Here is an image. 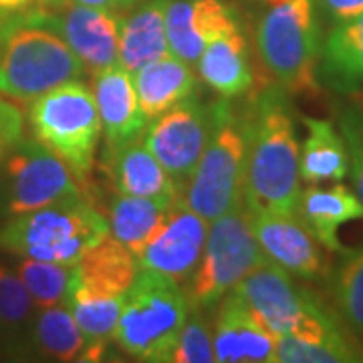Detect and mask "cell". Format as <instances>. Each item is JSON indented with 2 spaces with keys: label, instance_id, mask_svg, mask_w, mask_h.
<instances>
[{
  "label": "cell",
  "instance_id": "6da1fadb",
  "mask_svg": "<svg viewBox=\"0 0 363 363\" xmlns=\"http://www.w3.org/2000/svg\"><path fill=\"white\" fill-rule=\"evenodd\" d=\"M301 145L289 93L277 83L250 107L245 204L250 212L297 214L301 196Z\"/></svg>",
  "mask_w": 363,
  "mask_h": 363
},
{
  "label": "cell",
  "instance_id": "7a4b0ae2",
  "mask_svg": "<svg viewBox=\"0 0 363 363\" xmlns=\"http://www.w3.org/2000/svg\"><path fill=\"white\" fill-rule=\"evenodd\" d=\"M257 51L281 89L295 97H317L321 35L315 0H259Z\"/></svg>",
  "mask_w": 363,
  "mask_h": 363
},
{
  "label": "cell",
  "instance_id": "3957f363",
  "mask_svg": "<svg viewBox=\"0 0 363 363\" xmlns=\"http://www.w3.org/2000/svg\"><path fill=\"white\" fill-rule=\"evenodd\" d=\"M234 291L277 339L293 337L313 345L350 341L337 313L329 311L321 298L298 286L297 279L272 260H262Z\"/></svg>",
  "mask_w": 363,
  "mask_h": 363
},
{
  "label": "cell",
  "instance_id": "277c9868",
  "mask_svg": "<svg viewBox=\"0 0 363 363\" xmlns=\"http://www.w3.org/2000/svg\"><path fill=\"white\" fill-rule=\"evenodd\" d=\"M85 77V67L51 26L26 13L9 16L0 30V93L14 101H35L55 87Z\"/></svg>",
  "mask_w": 363,
  "mask_h": 363
},
{
  "label": "cell",
  "instance_id": "5b68a950",
  "mask_svg": "<svg viewBox=\"0 0 363 363\" xmlns=\"http://www.w3.org/2000/svg\"><path fill=\"white\" fill-rule=\"evenodd\" d=\"M248 138L250 111H238L226 97L214 101L210 140L182 196L206 222L245 204Z\"/></svg>",
  "mask_w": 363,
  "mask_h": 363
},
{
  "label": "cell",
  "instance_id": "8992f818",
  "mask_svg": "<svg viewBox=\"0 0 363 363\" xmlns=\"http://www.w3.org/2000/svg\"><path fill=\"white\" fill-rule=\"evenodd\" d=\"M105 236L107 218L87 198H75L13 216L0 228V248L16 257L75 267Z\"/></svg>",
  "mask_w": 363,
  "mask_h": 363
},
{
  "label": "cell",
  "instance_id": "52a82bcc",
  "mask_svg": "<svg viewBox=\"0 0 363 363\" xmlns=\"http://www.w3.org/2000/svg\"><path fill=\"white\" fill-rule=\"evenodd\" d=\"M188 315L182 285L140 269L123 298L113 343L138 362L169 363Z\"/></svg>",
  "mask_w": 363,
  "mask_h": 363
},
{
  "label": "cell",
  "instance_id": "ba28073f",
  "mask_svg": "<svg viewBox=\"0 0 363 363\" xmlns=\"http://www.w3.org/2000/svg\"><path fill=\"white\" fill-rule=\"evenodd\" d=\"M264 259L247 204L210 222L202 259L184 291L190 311H204L220 303Z\"/></svg>",
  "mask_w": 363,
  "mask_h": 363
},
{
  "label": "cell",
  "instance_id": "9c48e42d",
  "mask_svg": "<svg viewBox=\"0 0 363 363\" xmlns=\"http://www.w3.org/2000/svg\"><path fill=\"white\" fill-rule=\"evenodd\" d=\"M28 121L35 140L63 157L81 180L89 174L104 130L93 91L81 79L37 97Z\"/></svg>",
  "mask_w": 363,
  "mask_h": 363
},
{
  "label": "cell",
  "instance_id": "30bf717a",
  "mask_svg": "<svg viewBox=\"0 0 363 363\" xmlns=\"http://www.w3.org/2000/svg\"><path fill=\"white\" fill-rule=\"evenodd\" d=\"M85 198L81 178L63 157L37 140L21 143L2 162V210L11 216Z\"/></svg>",
  "mask_w": 363,
  "mask_h": 363
},
{
  "label": "cell",
  "instance_id": "8fae6325",
  "mask_svg": "<svg viewBox=\"0 0 363 363\" xmlns=\"http://www.w3.org/2000/svg\"><path fill=\"white\" fill-rule=\"evenodd\" d=\"M210 131L212 105L190 97L150 121L147 130L143 131V145L174 176L184 192L186 182L194 174L206 150Z\"/></svg>",
  "mask_w": 363,
  "mask_h": 363
},
{
  "label": "cell",
  "instance_id": "7c38bea8",
  "mask_svg": "<svg viewBox=\"0 0 363 363\" xmlns=\"http://www.w3.org/2000/svg\"><path fill=\"white\" fill-rule=\"evenodd\" d=\"M208 228L210 222L188 208L184 198L176 200L169 206L160 230L140 255V269L172 279L178 285H186L202 259Z\"/></svg>",
  "mask_w": 363,
  "mask_h": 363
},
{
  "label": "cell",
  "instance_id": "4fadbf2b",
  "mask_svg": "<svg viewBox=\"0 0 363 363\" xmlns=\"http://www.w3.org/2000/svg\"><path fill=\"white\" fill-rule=\"evenodd\" d=\"M26 14L40 25L51 26L59 33L69 49L79 57L85 71L93 75L101 69L117 65L119 51V28L121 16L101 9H91L77 2H69L63 11L35 9Z\"/></svg>",
  "mask_w": 363,
  "mask_h": 363
},
{
  "label": "cell",
  "instance_id": "5bb4252c",
  "mask_svg": "<svg viewBox=\"0 0 363 363\" xmlns=\"http://www.w3.org/2000/svg\"><path fill=\"white\" fill-rule=\"evenodd\" d=\"M252 228L264 257L298 281L317 283L329 277L325 248L297 214L252 212Z\"/></svg>",
  "mask_w": 363,
  "mask_h": 363
},
{
  "label": "cell",
  "instance_id": "9a60e30c",
  "mask_svg": "<svg viewBox=\"0 0 363 363\" xmlns=\"http://www.w3.org/2000/svg\"><path fill=\"white\" fill-rule=\"evenodd\" d=\"M240 28L234 9L224 0H168L166 37L174 57L198 63L210 40Z\"/></svg>",
  "mask_w": 363,
  "mask_h": 363
},
{
  "label": "cell",
  "instance_id": "2e32d148",
  "mask_svg": "<svg viewBox=\"0 0 363 363\" xmlns=\"http://www.w3.org/2000/svg\"><path fill=\"white\" fill-rule=\"evenodd\" d=\"M212 341L216 362L220 363L277 362V337L260 323L234 289L222 297Z\"/></svg>",
  "mask_w": 363,
  "mask_h": 363
},
{
  "label": "cell",
  "instance_id": "e0dca14e",
  "mask_svg": "<svg viewBox=\"0 0 363 363\" xmlns=\"http://www.w3.org/2000/svg\"><path fill=\"white\" fill-rule=\"evenodd\" d=\"M93 97L109 152L142 138L147 119L142 113L131 73L119 65L97 71L93 75Z\"/></svg>",
  "mask_w": 363,
  "mask_h": 363
},
{
  "label": "cell",
  "instance_id": "ac0fdd59",
  "mask_svg": "<svg viewBox=\"0 0 363 363\" xmlns=\"http://www.w3.org/2000/svg\"><path fill=\"white\" fill-rule=\"evenodd\" d=\"M297 216L325 250L341 255L345 247L339 240V228L347 222L362 220L363 202L355 190L343 184L329 188L313 184L301 190Z\"/></svg>",
  "mask_w": 363,
  "mask_h": 363
},
{
  "label": "cell",
  "instance_id": "d6986e66",
  "mask_svg": "<svg viewBox=\"0 0 363 363\" xmlns=\"http://www.w3.org/2000/svg\"><path fill=\"white\" fill-rule=\"evenodd\" d=\"M317 79L337 95L363 89V13L335 23L321 40Z\"/></svg>",
  "mask_w": 363,
  "mask_h": 363
},
{
  "label": "cell",
  "instance_id": "ffe728a7",
  "mask_svg": "<svg viewBox=\"0 0 363 363\" xmlns=\"http://www.w3.org/2000/svg\"><path fill=\"white\" fill-rule=\"evenodd\" d=\"M140 272V262L111 234L87 250L73 267L69 286L97 297H125Z\"/></svg>",
  "mask_w": 363,
  "mask_h": 363
},
{
  "label": "cell",
  "instance_id": "44dd1931",
  "mask_svg": "<svg viewBox=\"0 0 363 363\" xmlns=\"http://www.w3.org/2000/svg\"><path fill=\"white\" fill-rule=\"evenodd\" d=\"M196 65L208 87L226 99L240 97L257 85L242 28L210 40Z\"/></svg>",
  "mask_w": 363,
  "mask_h": 363
},
{
  "label": "cell",
  "instance_id": "7402d4cb",
  "mask_svg": "<svg viewBox=\"0 0 363 363\" xmlns=\"http://www.w3.org/2000/svg\"><path fill=\"white\" fill-rule=\"evenodd\" d=\"M111 154V180L117 194L152 198L162 202H176L182 198L180 184L157 162L143 142H140V138Z\"/></svg>",
  "mask_w": 363,
  "mask_h": 363
},
{
  "label": "cell",
  "instance_id": "603a6c76",
  "mask_svg": "<svg viewBox=\"0 0 363 363\" xmlns=\"http://www.w3.org/2000/svg\"><path fill=\"white\" fill-rule=\"evenodd\" d=\"M131 81L147 123L182 101L194 97L198 85L190 65L174 55L143 65L135 73H131Z\"/></svg>",
  "mask_w": 363,
  "mask_h": 363
},
{
  "label": "cell",
  "instance_id": "cb8c5ba5",
  "mask_svg": "<svg viewBox=\"0 0 363 363\" xmlns=\"http://www.w3.org/2000/svg\"><path fill=\"white\" fill-rule=\"evenodd\" d=\"M166 6L168 0H147L130 16L121 18L117 65L128 73L172 55L166 37Z\"/></svg>",
  "mask_w": 363,
  "mask_h": 363
},
{
  "label": "cell",
  "instance_id": "d4e9b609",
  "mask_svg": "<svg viewBox=\"0 0 363 363\" xmlns=\"http://www.w3.org/2000/svg\"><path fill=\"white\" fill-rule=\"evenodd\" d=\"M307 138L301 145L298 174L305 184L341 182L350 176V150L339 128L321 117H301Z\"/></svg>",
  "mask_w": 363,
  "mask_h": 363
},
{
  "label": "cell",
  "instance_id": "484cf974",
  "mask_svg": "<svg viewBox=\"0 0 363 363\" xmlns=\"http://www.w3.org/2000/svg\"><path fill=\"white\" fill-rule=\"evenodd\" d=\"M172 204L174 202L117 194L107 214L109 234L123 247L130 248L135 259H140L143 248L147 247V242L160 230Z\"/></svg>",
  "mask_w": 363,
  "mask_h": 363
},
{
  "label": "cell",
  "instance_id": "4316f807",
  "mask_svg": "<svg viewBox=\"0 0 363 363\" xmlns=\"http://www.w3.org/2000/svg\"><path fill=\"white\" fill-rule=\"evenodd\" d=\"M30 341L40 357L51 362H79L87 347V339L65 303L40 307L33 319Z\"/></svg>",
  "mask_w": 363,
  "mask_h": 363
},
{
  "label": "cell",
  "instance_id": "83f0119b",
  "mask_svg": "<svg viewBox=\"0 0 363 363\" xmlns=\"http://www.w3.org/2000/svg\"><path fill=\"white\" fill-rule=\"evenodd\" d=\"M327 279L339 321L363 339V247L345 248Z\"/></svg>",
  "mask_w": 363,
  "mask_h": 363
},
{
  "label": "cell",
  "instance_id": "f1b7e54d",
  "mask_svg": "<svg viewBox=\"0 0 363 363\" xmlns=\"http://www.w3.org/2000/svg\"><path fill=\"white\" fill-rule=\"evenodd\" d=\"M16 272L39 309L65 303L73 267L21 257L16 262Z\"/></svg>",
  "mask_w": 363,
  "mask_h": 363
},
{
  "label": "cell",
  "instance_id": "f546056e",
  "mask_svg": "<svg viewBox=\"0 0 363 363\" xmlns=\"http://www.w3.org/2000/svg\"><path fill=\"white\" fill-rule=\"evenodd\" d=\"M277 362L283 363H357L363 362V350L357 341L313 345L293 337L277 339Z\"/></svg>",
  "mask_w": 363,
  "mask_h": 363
},
{
  "label": "cell",
  "instance_id": "4dcf8cb0",
  "mask_svg": "<svg viewBox=\"0 0 363 363\" xmlns=\"http://www.w3.org/2000/svg\"><path fill=\"white\" fill-rule=\"evenodd\" d=\"M37 305L18 272L0 264V327L21 331L35 317Z\"/></svg>",
  "mask_w": 363,
  "mask_h": 363
},
{
  "label": "cell",
  "instance_id": "1f68e13d",
  "mask_svg": "<svg viewBox=\"0 0 363 363\" xmlns=\"http://www.w3.org/2000/svg\"><path fill=\"white\" fill-rule=\"evenodd\" d=\"M216 362L214 355V341H212V327L202 317V311H190L186 323L182 327L176 347L172 351L169 363H212Z\"/></svg>",
  "mask_w": 363,
  "mask_h": 363
},
{
  "label": "cell",
  "instance_id": "d6a6232c",
  "mask_svg": "<svg viewBox=\"0 0 363 363\" xmlns=\"http://www.w3.org/2000/svg\"><path fill=\"white\" fill-rule=\"evenodd\" d=\"M339 131L350 150V174L353 190L363 202V109L357 105H345L339 109Z\"/></svg>",
  "mask_w": 363,
  "mask_h": 363
},
{
  "label": "cell",
  "instance_id": "836d02e7",
  "mask_svg": "<svg viewBox=\"0 0 363 363\" xmlns=\"http://www.w3.org/2000/svg\"><path fill=\"white\" fill-rule=\"evenodd\" d=\"M25 133L23 109L0 93V166L14 147L21 143Z\"/></svg>",
  "mask_w": 363,
  "mask_h": 363
},
{
  "label": "cell",
  "instance_id": "e575fe53",
  "mask_svg": "<svg viewBox=\"0 0 363 363\" xmlns=\"http://www.w3.org/2000/svg\"><path fill=\"white\" fill-rule=\"evenodd\" d=\"M317 6L331 25L363 13V0H317Z\"/></svg>",
  "mask_w": 363,
  "mask_h": 363
},
{
  "label": "cell",
  "instance_id": "d590c367",
  "mask_svg": "<svg viewBox=\"0 0 363 363\" xmlns=\"http://www.w3.org/2000/svg\"><path fill=\"white\" fill-rule=\"evenodd\" d=\"M83 6H91V9H101V11H109V13L121 14L123 11L131 9L138 0H71Z\"/></svg>",
  "mask_w": 363,
  "mask_h": 363
},
{
  "label": "cell",
  "instance_id": "8d00e7d4",
  "mask_svg": "<svg viewBox=\"0 0 363 363\" xmlns=\"http://www.w3.org/2000/svg\"><path fill=\"white\" fill-rule=\"evenodd\" d=\"M30 2H33V0H0V9L9 14L21 13V11H25Z\"/></svg>",
  "mask_w": 363,
  "mask_h": 363
},
{
  "label": "cell",
  "instance_id": "74e56055",
  "mask_svg": "<svg viewBox=\"0 0 363 363\" xmlns=\"http://www.w3.org/2000/svg\"><path fill=\"white\" fill-rule=\"evenodd\" d=\"M37 2H39L40 9H47V11L57 13V11H63L71 0H37Z\"/></svg>",
  "mask_w": 363,
  "mask_h": 363
},
{
  "label": "cell",
  "instance_id": "f35d334b",
  "mask_svg": "<svg viewBox=\"0 0 363 363\" xmlns=\"http://www.w3.org/2000/svg\"><path fill=\"white\" fill-rule=\"evenodd\" d=\"M6 21H9V13H4V11L0 9V30H2V26L6 25Z\"/></svg>",
  "mask_w": 363,
  "mask_h": 363
},
{
  "label": "cell",
  "instance_id": "ab89813d",
  "mask_svg": "<svg viewBox=\"0 0 363 363\" xmlns=\"http://www.w3.org/2000/svg\"><path fill=\"white\" fill-rule=\"evenodd\" d=\"M0 339H2V327H0Z\"/></svg>",
  "mask_w": 363,
  "mask_h": 363
}]
</instances>
